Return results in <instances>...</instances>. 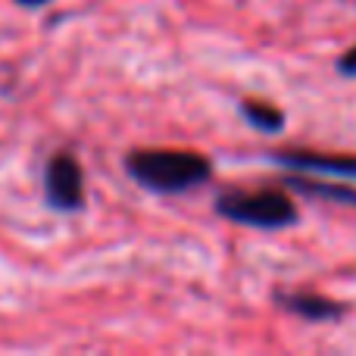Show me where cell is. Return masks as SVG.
Wrapping results in <instances>:
<instances>
[{"label": "cell", "instance_id": "6da1fadb", "mask_svg": "<svg viewBox=\"0 0 356 356\" xmlns=\"http://www.w3.org/2000/svg\"><path fill=\"white\" fill-rule=\"evenodd\" d=\"M129 172L150 191L178 194V191H191L203 184L213 172V166L191 150H135L129 156Z\"/></svg>", "mask_w": 356, "mask_h": 356}, {"label": "cell", "instance_id": "7a4b0ae2", "mask_svg": "<svg viewBox=\"0 0 356 356\" xmlns=\"http://www.w3.org/2000/svg\"><path fill=\"white\" fill-rule=\"evenodd\" d=\"M225 219L253 228H284L297 222V207L284 191L263 188V191H228L216 200Z\"/></svg>", "mask_w": 356, "mask_h": 356}, {"label": "cell", "instance_id": "3957f363", "mask_svg": "<svg viewBox=\"0 0 356 356\" xmlns=\"http://www.w3.org/2000/svg\"><path fill=\"white\" fill-rule=\"evenodd\" d=\"M47 200L56 209H79L85 200V175L75 156L60 154L47 166Z\"/></svg>", "mask_w": 356, "mask_h": 356}, {"label": "cell", "instance_id": "277c9868", "mask_svg": "<svg viewBox=\"0 0 356 356\" xmlns=\"http://www.w3.org/2000/svg\"><path fill=\"white\" fill-rule=\"evenodd\" d=\"M288 166H303V169H319V172H334L356 178V156H322V154H282L278 156Z\"/></svg>", "mask_w": 356, "mask_h": 356}, {"label": "cell", "instance_id": "5b68a950", "mask_svg": "<svg viewBox=\"0 0 356 356\" xmlns=\"http://www.w3.org/2000/svg\"><path fill=\"white\" fill-rule=\"evenodd\" d=\"M278 303L284 309H291V313L307 316V319H332V316L341 313L338 303L322 300V297H313V294H282Z\"/></svg>", "mask_w": 356, "mask_h": 356}, {"label": "cell", "instance_id": "8992f818", "mask_svg": "<svg viewBox=\"0 0 356 356\" xmlns=\"http://www.w3.org/2000/svg\"><path fill=\"white\" fill-rule=\"evenodd\" d=\"M244 116H247V122L257 125L259 131H278L284 125L282 110H275V106H269V104H257V100H247L244 104Z\"/></svg>", "mask_w": 356, "mask_h": 356}, {"label": "cell", "instance_id": "52a82bcc", "mask_svg": "<svg viewBox=\"0 0 356 356\" xmlns=\"http://www.w3.org/2000/svg\"><path fill=\"white\" fill-rule=\"evenodd\" d=\"M294 188H300V191H316V194L334 197V200H350V203H356V194H353V191H344V188H328V184H309V181H303V178H294Z\"/></svg>", "mask_w": 356, "mask_h": 356}, {"label": "cell", "instance_id": "ba28073f", "mask_svg": "<svg viewBox=\"0 0 356 356\" xmlns=\"http://www.w3.org/2000/svg\"><path fill=\"white\" fill-rule=\"evenodd\" d=\"M341 72H344V75H353V79H356V47L347 50V54L341 56Z\"/></svg>", "mask_w": 356, "mask_h": 356}, {"label": "cell", "instance_id": "9c48e42d", "mask_svg": "<svg viewBox=\"0 0 356 356\" xmlns=\"http://www.w3.org/2000/svg\"><path fill=\"white\" fill-rule=\"evenodd\" d=\"M22 6H44V3H50V0H19Z\"/></svg>", "mask_w": 356, "mask_h": 356}]
</instances>
